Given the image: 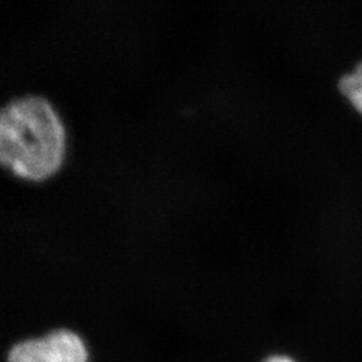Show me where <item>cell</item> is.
Wrapping results in <instances>:
<instances>
[{
    "instance_id": "1",
    "label": "cell",
    "mask_w": 362,
    "mask_h": 362,
    "mask_svg": "<svg viewBox=\"0 0 362 362\" xmlns=\"http://www.w3.org/2000/svg\"><path fill=\"white\" fill-rule=\"evenodd\" d=\"M65 129L52 104L23 95L4 105L0 116V158L15 176L43 180L61 167Z\"/></svg>"
},
{
    "instance_id": "2",
    "label": "cell",
    "mask_w": 362,
    "mask_h": 362,
    "mask_svg": "<svg viewBox=\"0 0 362 362\" xmlns=\"http://www.w3.org/2000/svg\"><path fill=\"white\" fill-rule=\"evenodd\" d=\"M7 362H88V350L74 332L59 329L13 345Z\"/></svg>"
},
{
    "instance_id": "3",
    "label": "cell",
    "mask_w": 362,
    "mask_h": 362,
    "mask_svg": "<svg viewBox=\"0 0 362 362\" xmlns=\"http://www.w3.org/2000/svg\"><path fill=\"white\" fill-rule=\"evenodd\" d=\"M338 88L360 113H362V61L339 79Z\"/></svg>"
},
{
    "instance_id": "4",
    "label": "cell",
    "mask_w": 362,
    "mask_h": 362,
    "mask_svg": "<svg viewBox=\"0 0 362 362\" xmlns=\"http://www.w3.org/2000/svg\"><path fill=\"white\" fill-rule=\"evenodd\" d=\"M263 362H296L293 358L287 357V356H281V354H275L272 357H267Z\"/></svg>"
}]
</instances>
